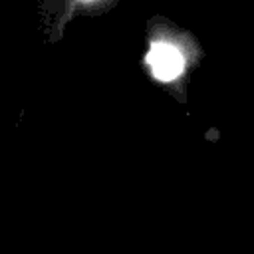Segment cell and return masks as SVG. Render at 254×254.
I'll return each instance as SVG.
<instances>
[{
  "instance_id": "6da1fadb",
  "label": "cell",
  "mask_w": 254,
  "mask_h": 254,
  "mask_svg": "<svg viewBox=\"0 0 254 254\" xmlns=\"http://www.w3.org/2000/svg\"><path fill=\"white\" fill-rule=\"evenodd\" d=\"M147 64H149L153 75L161 81L175 79L183 71V65H185L181 52L167 42H157L151 46V50L147 54Z\"/></svg>"
},
{
  "instance_id": "7a4b0ae2",
  "label": "cell",
  "mask_w": 254,
  "mask_h": 254,
  "mask_svg": "<svg viewBox=\"0 0 254 254\" xmlns=\"http://www.w3.org/2000/svg\"><path fill=\"white\" fill-rule=\"evenodd\" d=\"M81 2H87V0H81Z\"/></svg>"
}]
</instances>
